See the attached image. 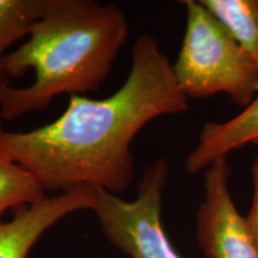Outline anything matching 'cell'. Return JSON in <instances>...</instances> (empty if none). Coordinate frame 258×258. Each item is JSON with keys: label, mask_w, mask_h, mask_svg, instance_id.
Wrapping results in <instances>:
<instances>
[{"label": "cell", "mask_w": 258, "mask_h": 258, "mask_svg": "<svg viewBox=\"0 0 258 258\" xmlns=\"http://www.w3.org/2000/svg\"><path fill=\"white\" fill-rule=\"evenodd\" d=\"M189 109L172 63L152 35L137 38L123 85L102 99L71 96L56 120L28 132L0 127V147L46 192L76 189L125 191L135 176L132 144L160 116Z\"/></svg>", "instance_id": "cell-1"}, {"label": "cell", "mask_w": 258, "mask_h": 258, "mask_svg": "<svg viewBox=\"0 0 258 258\" xmlns=\"http://www.w3.org/2000/svg\"><path fill=\"white\" fill-rule=\"evenodd\" d=\"M128 32L123 11L114 3L47 0L27 41L4 60L10 79L34 71V82L0 91V117L11 121L47 110L57 96H85L99 90Z\"/></svg>", "instance_id": "cell-2"}, {"label": "cell", "mask_w": 258, "mask_h": 258, "mask_svg": "<svg viewBox=\"0 0 258 258\" xmlns=\"http://www.w3.org/2000/svg\"><path fill=\"white\" fill-rule=\"evenodd\" d=\"M185 32L173 74L186 98L225 93L245 108L258 95V63L200 0L182 2Z\"/></svg>", "instance_id": "cell-3"}, {"label": "cell", "mask_w": 258, "mask_h": 258, "mask_svg": "<svg viewBox=\"0 0 258 258\" xmlns=\"http://www.w3.org/2000/svg\"><path fill=\"white\" fill-rule=\"evenodd\" d=\"M170 175L167 158L145 167L134 200L96 190L92 212L104 237L131 258H183L167 237L161 221L163 191Z\"/></svg>", "instance_id": "cell-4"}, {"label": "cell", "mask_w": 258, "mask_h": 258, "mask_svg": "<svg viewBox=\"0 0 258 258\" xmlns=\"http://www.w3.org/2000/svg\"><path fill=\"white\" fill-rule=\"evenodd\" d=\"M232 170L220 158L205 171V196L195 214L196 239L206 258H258L245 217L232 198Z\"/></svg>", "instance_id": "cell-5"}, {"label": "cell", "mask_w": 258, "mask_h": 258, "mask_svg": "<svg viewBox=\"0 0 258 258\" xmlns=\"http://www.w3.org/2000/svg\"><path fill=\"white\" fill-rule=\"evenodd\" d=\"M95 202V189H76L17 209L11 220L0 224V258H27L49 228L73 213L92 211Z\"/></svg>", "instance_id": "cell-6"}, {"label": "cell", "mask_w": 258, "mask_h": 258, "mask_svg": "<svg viewBox=\"0 0 258 258\" xmlns=\"http://www.w3.org/2000/svg\"><path fill=\"white\" fill-rule=\"evenodd\" d=\"M249 145H258V95L230 120L206 122L184 167L191 175L205 172L214 161Z\"/></svg>", "instance_id": "cell-7"}, {"label": "cell", "mask_w": 258, "mask_h": 258, "mask_svg": "<svg viewBox=\"0 0 258 258\" xmlns=\"http://www.w3.org/2000/svg\"><path fill=\"white\" fill-rule=\"evenodd\" d=\"M258 63V0H200Z\"/></svg>", "instance_id": "cell-8"}, {"label": "cell", "mask_w": 258, "mask_h": 258, "mask_svg": "<svg viewBox=\"0 0 258 258\" xmlns=\"http://www.w3.org/2000/svg\"><path fill=\"white\" fill-rule=\"evenodd\" d=\"M47 0H0V91L10 86L4 60L12 44L29 35L46 8Z\"/></svg>", "instance_id": "cell-9"}, {"label": "cell", "mask_w": 258, "mask_h": 258, "mask_svg": "<svg viewBox=\"0 0 258 258\" xmlns=\"http://www.w3.org/2000/svg\"><path fill=\"white\" fill-rule=\"evenodd\" d=\"M44 196L38 180L0 147V224L8 211L28 207Z\"/></svg>", "instance_id": "cell-10"}, {"label": "cell", "mask_w": 258, "mask_h": 258, "mask_svg": "<svg viewBox=\"0 0 258 258\" xmlns=\"http://www.w3.org/2000/svg\"><path fill=\"white\" fill-rule=\"evenodd\" d=\"M251 177H252V201H251L250 211L245 215L247 230L250 232L254 246L258 251V156L254 159L252 166H251Z\"/></svg>", "instance_id": "cell-11"}]
</instances>
